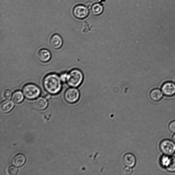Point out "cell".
<instances>
[{
	"label": "cell",
	"mask_w": 175,
	"mask_h": 175,
	"mask_svg": "<svg viewBox=\"0 0 175 175\" xmlns=\"http://www.w3.org/2000/svg\"><path fill=\"white\" fill-rule=\"evenodd\" d=\"M43 86L46 92L52 95L58 94L62 89V81L57 74L52 73L45 76L43 80Z\"/></svg>",
	"instance_id": "cell-1"
},
{
	"label": "cell",
	"mask_w": 175,
	"mask_h": 175,
	"mask_svg": "<svg viewBox=\"0 0 175 175\" xmlns=\"http://www.w3.org/2000/svg\"><path fill=\"white\" fill-rule=\"evenodd\" d=\"M83 79V74L81 71L73 69L68 74L66 82L72 87H77L82 83Z\"/></svg>",
	"instance_id": "cell-2"
},
{
	"label": "cell",
	"mask_w": 175,
	"mask_h": 175,
	"mask_svg": "<svg viewBox=\"0 0 175 175\" xmlns=\"http://www.w3.org/2000/svg\"><path fill=\"white\" fill-rule=\"evenodd\" d=\"M22 92L26 99L30 100L36 99L41 93L39 88L33 83H28L24 86Z\"/></svg>",
	"instance_id": "cell-3"
},
{
	"label": "cell",
	"mask_w": 175,
	"mask_h": 175,
	"mask_svg": "<svg viewBox=\"0 0 175 175\" xmlns=\"http://www.w3.org/2000/svg\"><path fill=\"white\" fill-rule=\"evenodd\" d=\"M159 149L164 155L172 156L175 153V143L170 140H164L160 143Z\"/></svg>",
	"instance_id": "cell-4"
},
{
	"label": "cell",
	"mask_w": 175,
	"mask_h": 175,
	"mask_svg": "<svg viewBox=\"0 0 175 175\" xmlns=\"http://www.w3.org/2000/svg\"><path fill=\"white\" fill-rule=\"evenodd\" d=\"M80 98V93L77 89L71 88L68 89L65 92L64 98L69 104H74L77 102Z\"/></svg>",
	"instance_id": "cell-5"
},
{
	"label": "cell",
	"mask_w": 175,
	"mask_h": 175,
	"mask_svg": "<svg viewBox=\"0 0 175 175\" xmlns=\"http://www.w3.org/2000/svg\"><path fill=\"white\" fill-rule=\"evenodd\" d=\"M89 13L87 8L82 5H78L74 7L73 10L74 16L80 20H82L87 18Z\"/></svg>",
	"instance_id": "cell-6"
},
{
	"label": "cell",
	"mask_w": 175,
	"mask_h": 175,
	"mask_svg": "<svg viewBox=\"0 0 175 175\" xmlns=\"http://www.w3.org/2000/svg\"><path fill=\"white\" fill-rule=\"evenodd\" d=\"M162 91L167 96H172L175 95V84L172 82L165 83L162 86Z\"/></svg>",
	"instance_id": "cell-7"
},
{
	"label": "cell",
	"mask_w": 175,
	"mask_h": 175,
	"mask_svg": "<svg viewBox=\"0 0 175 175\" xmlns=\"http://www.w3.org/2000/svg\"><path fill=\"white\" fill-rule=\"evenodd\" d=\"M63 41L61 36L57 34L53 35L50 40V46L55 49H58L62 47Z\"/></svg>",
	"instance_id": "cell-8"
},
{
	"label": "cell",
	"mask_w": 175,
	"mask_h": 175,
	"mask_svg": "<svg viewBox=\"0 0 175 175\" xmlns=\"http://www.w3.org/2000/svg\"><path fill=\"white\" fill-rule=\"evenodd\" d=\"M122 162L124 166L126 167L133 168L135 166L136 160V157L131 153H127L124 155L122 159Z\"/></svg>",
	"instance_id": "cell-9"
},
{
	"label": "cell",
	"mask_w": 175,
	"mask_h": 175,
	"mask_svg": "<svg viewBox=\"0 0 175 175\" xmlns=\"http://www.w3.org/2000/svg\"><path fill=\"white\" fill-rule=\"evenodd\" d=\"M37 56L39 61L43 63H47L51 59V55L48 50L42 49L38 52Z\"/></svg>",
	"instance_id": "cell-10"
},
{
	"label": "cell",
	"mask_w": 175,
	"mask_h": 175,
	"mask_svg": "<svg viewBox=\"0 0 175 175\" xmlns=\"http://www.w3.org/2000/svg\"><path fill=\"white\" fill-rule=\"evenodd\" d=\"M33 105L35 109L39 111H43L47 108L48 102L45 98L41 97L35 101Z\"/></svg>",
	"instance_id": "cell-11"
},
{
	"label": "cell",
	"mask_w": 175,
	"mask_h": 175,
	"mask_svg": "<svg viewBox=\"0 0 175 175\" xmlns=\"http://www.w3.org/2000/svg\"><path fill=\"white\" fill-rule=\"evenodd\" d=\"M26 158L25 155L22 154H17L13 157L11 160V163L14 166L20 167L25 163Z\"/></svg>",
	"instance_id": "cell-12"
},
{
	"label": "cell",
	"mask_w": 175,
	"mask_h": 175,
	"mask_svg": "<svg viewBox=\"0 0 175 175\" xmlns=\"http://www.w3.org/2000/svg\"><path fill=\"white\" fill-rule=\"evenodd\" d=\"M14 102L7 100L2 102L1 106V109L4 113H8L11 112L14 107Z\"/></svg>",
	"instance_id": "cell-13"
},
{
	"label": "cell",
	"mask_w": 175,
	"mask_h": 175,
	"mask_svg": "<svg viewBox=\"0 0 175 175\" xmlns=\"http://www.w3.org/2000/svg\"><path fill=\"white\" fill-rule=\"evenodd\" d=\"M163 94L162 91L159 89H155L150 92V97L152 101L157 102L162 100Z\"/></svg>",
	"instance_id": "cell-14"
},
{
	"label": "cell",
	"mask_w": 175,
	"mask_h": 175,
	"mask_svg": "<svg viewBox=\"0 0 175 175\" xmlns=\"http://www.w3.org/2000/svg\"><path fill=\"white\" fill-rule=\"evenodd\" d=\"M23 93L20 91H17L14 92L12 96V101L16 104H20L23 101L24 99V95Z\"/></svg>",
	"instance_id": "cell-15"
},
{
	"label": "cell",
	"mask_w": 175,
	"mask_h": 175,
	"mask_svg": "<svg viewBox=\"0 0 175 175\" xmlns=\"http://www.w3.org/2000/svg\"><path fill=\"white\" fill-rule=\"evenodd\" d=\"M171 157L164 155L160 158V163L161 166L165 169L168 166L171 161Z\"/></svg>",
	"instance_id": "cell-16"
},
{
	"label": "cell",
	"mask_w": 175,
	"mask_h": 175,
	"mask_svg": "<svg viewBox=\"0 0 175 175\" xmlns=\"http://www.w3.org/2000/svg\"><path fill=\"white\" fill-rule=\"evenodd\" d=\"M103 11L104 8L103 6L99 4L93 5L92 9V13L95 16L100 15L102 13Z\"/></svg>",
	"instance_id": "cell-17"
},
{
	"label": "cell",
	"mask_w": 175,
	"mask_h": 175,
	"mask_svg": "<svg viewBox=\"0 0 175 175\" xmlns=\"http://www.w3.org/2000/svg\"><path fill=\"white\" fill-rule=\"evenodd\" d=\"M167 171L171 173H174L175 172V157H171V162L167 168Z\"/></svg>",
	"instance_id": "cell-18"
},
{
	"label": "cell",
	"mask_w": 175,
	"mask_h": 175,
	"mask_svg": "<svg viewBox=\"0 0 175 175\" xmlns=\"http://www.w3.org/2000/svg\"><path fill=\"white\" fill-rule=\"evenodd\" d=\"M14 166L9 167L7 170V173L9 175H15L17 173L18 170Z\"/></svg>",
	"instance_id": "cell-19"
},
{
	"label": "cell",
	"mask_w": 175,
	"mask_h": 175,
	"mask_svg": "<svg viewBox=\"0 0 175 175\" xmlns=\"http://www.w3.org/2000/svg\"><path fill=\"white\" fill-rule=\"evenodd\" d=\"M12 92L9 90H6L4 91L2 94V97L5 100H9L12 96Z\"/></svg>",
	"instance_id": "cell-20"
},
{
	"label": "cell",
	"mask_w": 175,
	"mask_h": 175,
	"mask_svg": "<svg viewBox=\"0 0 175 175\" xmlns=\"http://www.w3.org/2000/svg\"><path fill=\"white\" fill-rule=\"evenodd\" d=\"M168 128L171 132L175 133V120L171 121L169 123Z\"/></svg>",
	"instance_id": "cell-21"
},
{
	"label": "cell",
	"mask_w": 175,
	"mask_h": 175,
	"mask_svg": "<svg viewBox=\"0 0 175 175\" xmlns=\"http://www.w3.org/2000/svg\"><path fill=\"white\" fill-rule=\"evenodd\" d=\"M68 75V74L66 73H64L61 74L60 77L61 79L62 82H66L67 81Z\"/></svg>",
	"instance_id": "cell-22"
},
{
	"label": "cell",
	"mask_w": 175,
	"mask_h": 175,
	"mask_svg": "<svg viewBox=\"0 0 175 175\" xmlns=\"http://www.w3.org/2000/svg\"><path fill=\"white\" fill-rule=\"evenodd\" d=\"M124 172L126 174H130L132 173V169L131 168L126 167L124 169Z\"/></svg>",
	"instance_id": "cell-23"
},
{
	"label": "cell",
	"mask_w": 175,
	"mask_h": 175,
	"mask_svg": "<svg viewBox=\"0 0 175 175\" xmlns=\"http://www.w3.org/2000/svg\"><path fill=\"white\" fill-rule=\"evenodd\" d=\"M172 141L175 143V133H174L172 137Z\"/></svg>",
	"instance_id": "cell-24"
}]
</instances>
